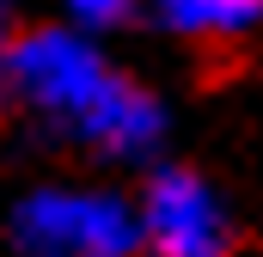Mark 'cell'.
I'll return each instance as SVG.
<instances>
[{"mask_svg":"<svg viewBox=\"0 0 263 257\" xmlns=\"http://www.w3.org/2000/svg\"><path fill=\"white\" fill-rule=\"evenodd\" d=\"M12 239L31 257H135L141 221L110 196H67V190H37L12 214Z\"/></svg>","mask_w":263,"mask_h":257,"instance_id":"obj_1","label":"cell"},{"mask_svg":"<svg viewBox=\"0 0 263 257\" xmlns=\"http://www.w3.org/2000/svg\"><path fill=\"white\" fill-rule=\"evenodd\" d=\"M6 74L37 111H49L67 128H80V117L98 104V92L117 80L104 67V56L92 43H80L73 31H31V37H18L6 49Z\"/></svg>","mask_w":263,"mask_h":257,"instance_id":"obj_2","label":"cell"},{"mask_svg":"<svg viewBox=\"0 0 263 257\" xmlns=\"http://www.w3.org/2000/svg\"><path fill=\"white\" fill-rule=\"evenodd\" d=\"M141 239L153 245V257H227L233 245L220 202L184 166L153 172V184L141 196Z\"/></svg>","mask_w":263,"mask_h":257,"instance_id":"obj_3","label":"cell"},{"mask_svg":"<svg viewBox=\"0 0 263 257\" xmlns=\"http://www.w3.org/2000/svg\"><path fill=\"white\" fill-rule=\"evenodd\" d=\"M159 128H165V111H159V98L147 92V86H135V80H110L104 92H98V104L80 117V141H92V147H104V153H147L153 141H159Z\"/></svg>","mask_w":263,"mask_h":257,"instance_id":"obj_4","label":"cell"},{"mask_svg":"<svg viewBox=\"0 0 263 257\" xmlns=\"http://www.w3.org/2000/svg\"><path fill=\"white\" fill-rule=\"evenodd\" d=\"M159 19L184 37H239L263 19V0H159Z\"/></svg>","mask_w":263,"mask_h":257,"instance_id":"obj_5","label":"cell"},{"mask_svg":"<svg viewBox=\"0 0 263 257\" xmlns=\"http://www.w3.org/2000/svg\"><path fill=\"white\" fill-rule=\"evenodd\" d=\"M73 12L92 19V25H117V19H129V12H135V0H73Z\"/></svg>","mask_w":263,"mask_h":257,"instance_id":"obj_6","label":"cell"},{"mask_svg":"<svg viewBox=\"0 0 263 257\" xmlns=\"http://www.w3.org/2000/svg\"><path fill=\"white\" fill-rule=\"evenodd\" d=\"M0 25H6V0H0Z\"/></svg>","mask_w":263,"mask_h":257,"instance_id":"obj_7","label":"cell"}]
</instances>
